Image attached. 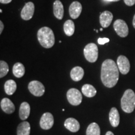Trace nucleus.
I'll return each instance as SVG.
<instances>
[{
  "instance_id": "obj_1",
  "label": "nucleus",
  "mask_w": 135,
  "mask_h": 135,
  "mask_svg": "<svg viewBox=\"0 0 135 135\" xmlns=\"http://www.w3.org/2000/svg\"><path fill=\"white\" fill-rule=\"evenodd\" d=\"M101 80L107 88L114 87L119 80V69L115 62L111 59L104 61L101 65Z\"/></svg>"
},
{
  "instance_id": "obj_2",
  "label": "nucleus",
  "mask_w": 135,
  "mask_h": 135,
  "mask_svg": "<svg viewBox=\"0 0 135 135\" xmlns=\"http://www.w3.org/2000/svg\"><path fill=\"white\" fill-rule=\"evenodd\" d=\"M39 43L45 48H51L55 43L54 33L51 28L45 26L40 28L37 33Z\"/></svg>"
},
{
  "instance_id": "obj_3",
  "label": "nucleus",
  "mask_w": 135,
  "mask_h": 135,
  "mask_svg": "<svg viewBox=\"0 0 135 135\" xmlns=\"http://www.w3.org/2000/svg\"><path fill=\"white\" fill-rule=\"evenodd\" d=\"M121 109L127 113H132L135 108V93L132 89L124 91L121 99Z\"/></svg>"
},
{
  "instance_id": "obj_4",
  "label": "nucleus",
  "mask_w": 135,
  "mask_h": 135,
  "mask_svg": "<svg viewBox=\"0 0 135 135\" xmlns=\"http://www.w3.org/2000/svg\"><path fill=\"white\" fill-rule=\"evenodd\" d=\"M84 56L89 63H94L98 58V48L94 43H91L84 47Z\"/></svg>"
},
{
  "instance_id": "obj_5",
  "label": "nucleus",
  "mask_w": 135,
  "mask_h": 135,
  "mask_svg": "<svg viewBox=\"0 0 135 135\" xmlns=\"http://www.w3.org/2000/svg\"><path fill=\"white\" fill-rule=\"evenodd\" d=\"M68 101L73 106L80 105L82 102V94L78 89L71 88L67 91Z\"/></svg>"
},
{
  "instance_id": "obj_6",
  "label": "nucleus",
  "mask_w": 135,
  "mask_h": 135,
  "mask_svg": "<svg viewBox=\"0 0 135 135\" xmlns=\"http://www.w3.org/2000/svg\"><path fill=\"white\" fill-rule=\"evenodd\" d=\"M28 89L33 95L38 97H42L45 92V88L43 84L36 80L30 82L28 84Z\"/></svg>"
},
{
  "instance_id": "obj_7",
  "label": "nucleus",
  "mask_w": 135,
  "mask_h": 135,
  "mask_svg": "<svg viewBox=\"0 0 135 135\" xmlns=\"http://www.w3.org/2000/svg\"><path fill=\"white\" fill-rule=\"evenodd\" d=\"M113 27L117 35L121 38H125L128 35L129 30L127 24L124 20L120 19L116 20L114 22Z\"/></svg>"
},
{
  "instance_id": "obj_8",
  "label": "nucleus",
  "mask_w": 135,
  "mask_h": 135,
  "mask_svg": "<svg viewBox=\"0 0 135 135\" xmlns=\"http://www.w3.org/2000/svg\"><path fill=\"white\" fill-rule=\"evenodd\" d=\"M54 124V118L53 114L49 112L44 113L41 116L40 121V125L43 129L48 130L53 127Z\"/></svg>"
},
{
  "instance_id": "obj_9",
  "label": "nucleus",
  "mask_w": 135,
  "mask_h": 135,
  "mask_svg": "<svg viewBox=\"0 0 135 135\" xmlns=\"http://www.w3.org/2000/svg\"><path fill=\"white\" fill-rule=\"evenodd\" d=\"M117 66L119 71L123 75H126L130 70V63L125 56L120 55L117 59Z\"/></svg>"
},
{
  "instance_id": "obj_10",
  "label": "nucleus",
  "mask_w": 135,
  "mask_h": 135,
  "mask_svg": "<svg viewBox=\"0 0 135 135\" xmlns=\"http://www.w3.org/2000/svg\"><path fill=\"white\" fill-rule=\"evenodd\" d=\"M35 13V4L32 2H28L25 4L21 12V17L23 20L28 21L33 18Z\"/></svg>"
},
{
  "instance_id": "obj_11",
  "label": "nucleus",
  "mask_w": 135,
  "mask_h": 135,
  "mask_svg": "<svg viewBox=\"0 0 135 135\" xmlns=\"http://www.w3.org/2000/svg\"><path fill=\"white\" fill-rule=\"evenodd\" d=\"M82 11V5L78 1H73L69 7V13L72 19H77Z\"/></svg>"
},
{
  "instance_id": "obj_12",
  "label": "nucleus",
  "mask_w": 135,
  "mask_h": 135,
  "mask_svg": "<svg viewBox=\"0 0 135 135\" xmlns=\"http://www.w3.org/2000/svg\"><path fill=\"white\" fill-rule=\"evenodd\" d=\"M113 15L109 11H104L99 16V23L103 28H108L112 22Z\"/></svg>"
},
{
  "instance_id": "obj_13",
  "label": "nucleus",
  "mask_w": 135,
  "mask_h": 135,
  "mask_svg": "<svg viewBox=\"0 0 135 135\" xmlns=\"http://www.w3.org/2000/svg\"><path fill=\"white\" fill-rule=\"evenodd\" d=\"M64 126L68 130L73 133H76L79 131L80 128V123L73 118H69L66 119L64 123Z\"/></svg>"
},
{
  "instance_id": "obj_14",
  "label": "nucleus",
  "mask_w": 135,
  "mask_h": 135,
  "mask_svg": "<svg viewBox=\"0 0 135 135\" xmlns=\"http://www.w3.org/2000/svg\"><path fill=\"white\" fill-rule=\"evenodd\" d=\"M1 108L7 114H12L15 111V106L13 102L7 98H4L1 101Z\"/></svg>"
},
{
  "instance_id": "obj_15",
  "label": "nucleus",
  "mask_w": 135,
  "mask_h": 135,
  "mask_svg": "<svg viewBox=\"0 0 135 135\" xmlns=\"http://www.w3.org/2000/svg\"><path fill=\"white\" fill-rule=\"evenodd\" d=\"M109 119L111 125L113 127H117L119 124V114L116 108H112L109 113Z\"/></svg>"
},
{
  "instance_id": "obj_16",
  "label": "nucleus",
  "mask_w": 135,
  "mask_h": 135,
  "mask_svg": "<svg viewBox=\"0 0 135 135\" xmlns=\"http://www.w3.org/2000/svg\"><path fill=\"white\" fill-rule=\"evenodd\" d=\"M53 13L58 20H62L64 15V8L60 0H56L53 3Z\"/></svg>"
},
{
  "instance_id": "obj_17",
  "label": "nucleus",
  "mask_w": 135,
  "mask_h": 135,
  "mask_svg": "<svg viewBox=\"0 0 135 135\" xmlns=\"http://www.w3.org/2000/svg\"><path fill=\"white\" fill-rule=\"evenodd\" d=\"M30 104L27 102H23L21 104L19 110V116L21 120H26L28 119L30 114Z\"/></svg>"
},
{
  "instance_id": "obj_18",
  "label": "nucleus",
  "mask_w": 135,
  "mask_h": 135,
  "mask_svg": "<svg viewBox=\"0 0 135 135\" xmlns=\"http://www.w3.org/2000/svg\"><path fill=\"white\" fill-rule=\"evenodd\" d=\"M71 78L75 81H80L84 76V70L80 66H75L70 73Z\"/></svg>"
},
{
  "instance_id": "obj_19",
  "label": "nucleus",
  "mask_w": 135,
  "mask_h": 135,
  "mask_svg": "<svg viewBox=\"0 0 135 135\" xmlns=\"http://www.w3.org/2000/svg\"><path fill=\"white\" fill-rule=\"evenodd\" d=\"M31 131V126L28 121H24L21 123L17 128V135H30Z\"/></svg>"
},
{
  "instance_id": "obj_20",
  "label": "nucleus",
  "mask_w": 135,
  "mask_h": 135,
  "mask_svg": "<svg viewBox=\"0 0 135 135\" xmlns=\"http://www.w3.org/2000/svg\"><path fill=\"white\" fill-rule=\"evenodd\" d=\"M81 91L85 97L88 98L94 97L97 94V89L91 84H86L82 86Z\"/></svg>"
},
{
  "instance_id": "obj_21",
  "label": "nucleus",
  "mask_w": 135,
  "mask_h": 135,
  "mask_svg": "<svg viewBox=\"0 0 135 135\" xmlns=\"http://www.w3.org/2000/svg\"><path fill=\"white\" fill-rule=\"evenodd\" d=\"M4 88L5 93L8 94V95H13L16 91L17 88V85L16 82L13 80H9L6 81V83H4Z\"/></svg>"
},
{
  "instance_id": "obj_22",
  "label": "nucleus",
  "mask_w": 135,
  "mask_h": 135,
  "mask_svg": "<svg viewBox=\"0 0 135 135\" xmlns=\"http://www.w3.org/2000/svg\"><path fill=\"white\" fill-rule=\"evenodd\" d=\"M64 32L68 36H71L75 33V23L72 20H68L65 21L63 25Z\"/></svg>"
},
{
  "instance_id": "obj_23",
  "label": "nucleus",
  "mask_w": 135,
  "mask_h": 135,
  "mask_svg": "<svg viewBox=\"0 0 135 135\" xmlns=\"http://www.w3.org/2000/svg\"><path fill=\"white\" fill-rule=\"evenodd\" d=\"M13 73L15 77H23L25 73V68L24 65L21 63H15L13 67Z\"/></svg>"
},
{
  "instance_id": "obj_24",
  "label": "nucleus",
  "mask_w": 135,
  "mask_h": 135,
  "mask_svg": "<svg viewBox=\"0 0 135 135\" xmlns=\"http://www.w3.org/2000/svg\"><path fill=\"white\" fill-rule=\"evenodd\" d=\"M86 134V135H100V128H99V125L97 123H91V124L88 126Z\"/></svg>"
},
{
  "instance_id": "obj_25",
  "label": "nucleus",
  "mask_w": 135,
  "mask_h": 135,
  "mask_svg": "<svg viewBox=\"0 0 135 135\" xmlns=\"http://www.w3.org/2000/svg\"><path fill=\"white\" fill-rule=\"evenodd\" d=\"M9 71V67H8V63L4 61H0V78L4 77L8 74Z\"/></svg>"
},
{
  "instance_id": "obj_26",
  "label": "nucleus",
  "mask_w": 135,
  "mask_h": 135,
  "mask_svg": "<svg viewBox=\"0 0 135 135\" xmlns=\"http://www.w3.org/2000/svg\"><path fill=\"white\" fill-rule=\"evenodd\" d=\"M109 41V39L108 38H99L98 40V43L99 45H103L106 43H108Z\"/></svg>"
},
{
  "instance_id": "obj_27",
  "label": "nucleus",
  "mask_w": 135,
  "mask_h": 135,
  "mask_svg": "<svg viewBox=\"0 0 135 135\" xmlns=\"http://www.w3.org/2000/svg\"><path fill=\"white\" fill-rule=\"evenodd\" d=\"M124 2L128 6H132L135 4V0H124Z\"/></svg>"
},
{
  "instance_id": "obj_28",
  "label": "nucleus",
  "mask_w": 135,
  "mask_h": 135,
  "mask_svg": "<svg viewBox=\"0 0 135 135\" xmlns=\"http://www.w3.org/2000/svg\"><path fill=\"white\" fill-rule=\"evenodd\" d=\"M12 0H0V3L2 4H8V3H11Z\"/></svg>"
},
{
  "instance_id": "obj_29",
  "label": "nucleus",
  "mask_w": 135,
  "mask_h": 135,
  "mask_svg": "<svg viewBox=\"0 0 135 135\" xmlns=\"http://www.w3.org/2000/svg\"><path fill=\"white\" fill-rule=\"evenodd\" d=\"M3 29H4V25H3L2 21H0V34L2 33Z\"/></svg>"
},
{
  "instance_id": "obj_30",
  "label": "nucleus",
  "mask_w": 135,
  "mask_h": 135,
  "mask_svg": "<svg viewBox=\"0 0 135 135\" xmlns=\"http://www.w3.org/2000/svg\"><path fill=\"white\" fill-rule=\"evenodd\" d=\"M105 135H114V134H113V133L111 132V131H108V132H106Z\"/></svg>"
},
{
  "instance_id": "obj_31",
  "label": "nucleus",
  "mask_w": 135,
  "mask_h": 135,
  "mask_svg": "<svg viewBox=\"0 0 135 135\" xmlns=\"http://www.w3.org/2000/svg\"><path fill=\"white\" fill-rule=\"evenodd\" d=\"M106 1H109V2H117V1H120V0H105Z\"/></svg>"
},
{
  "instance_id": "obj_32",
  "label": "nucleus",
  "mask_w": 135,
  "mask_h": 135,
  "mask_svg": "<svg viewBox=\"0 0 135 135\" xmlns=\"http://www.w3.org/2000/svg\"><path fill=\"white\" fill-rule=\"evenodd\" d=\"M133 27L135 28V15L134 17H133Z\"/></svg>"
},
{
  "instance_id": "obj_33",
  "label": "nucleus",
  "mask_w": 135,
  "mask_h": 135,
  "mask_svg": "<svg viewBox=\"0 0 135 135\" xmlns=\"http://www.w3.org/2000/svg\"><path fill=\"white\" fill-rule=\"evenodd\" d=\"M100 31H103V28H101V29H100Z\"/></svg>"
}]
</instances>
